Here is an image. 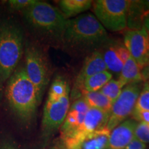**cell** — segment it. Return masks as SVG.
Masks as SVG:
<instances>
[{
	"label": "cell",
	"instance_id": "obj_25",
	"mask_svg": "<svg viewBox=\"0 0 149 149\" xmlns=\"http://www.w3.org/2000/svg\"><path fill=\"white\" fill-rule=\"evenodd\" d=\"M115 48H116V51L117 54H118L119 57H120L121 61H122L123 64H124V63H125L126 61L130 57V55L129 51H128L127 48H126L124 46H115Z\"/></svg>",
	"mask_w": 149,
	"mask_h": 149
},
{
	"label": "cell",
	"instance_id": "obj_2",
	"mask_svg": "<svg viewBox=\"0 0 149 149\" xmlns=\"http://www.w3.org/2000/svg\"><path fill=\"white\" fill-rule=\"evenodd\" d=\"M24 48L21 28L10 20L0 21V80L3 83L17 69Z\"/></svg>",
	"mask_w": 149,
	"mask_h": 149
},
{
	"label": "cell",
	"instance_id": "obj_10",
	"mask_svg": "<svg viewBox=\"0 0 149 149\" xmlns=\"http://www.w3.org/2000/svg\"><path fill=\"white\" fill-rule=\"evenodd\" d=\"M107 70V67L104 63L103 56L100 52L96 51L89 55L84 61L82 68L78 74L74 84L72 91V100H76L81 98L84 91V83L87 78Z\"/></svg>",
	"mask_w": 149,
	"mask_h": 149
},
{
	"label": "cell",
	"instance_id": "obj_19",
	"mask_svg": "<svg viewBox=\"0 0 149 149\" xmlns=\"http://www.w3.org/2000/svg\"><path fill=\"white\" fill-rule=\"evenodd\" d=\"M102 56L107 69L111 70L115 73L120 74L124 64L119 57L115 46L108 48L104 51V54H102Z\"/></svg>",
	"mask_w": 149,
	"mask_h": 149
},
{
	"label": "cell",
	"instance_id": "obj_20",
	"mask_svg": "<svg viewBox=\"0 0 149 149\" xmlns=\"http://www.w3.org/2000/svg\"><path fill=\"white\" fill-rule=\"evenodd\" d=\"M122 89L123 86L119 82L118 80L111 79L106 84L100 91L113 104L117 99L120 97Z\"/></svg>",
	"mask_w": 149,
	"mask_h": 149
},
{
	"label": "cell",
	"instance_id": "obj_1",
	"mask_svg": "<svg viewBox=\"0 0 149 149\" xmlns=\"http://www.w3.org/2000/svg\"><path fill=\"white\" fill-rule=\"evenodd\" d=\"M5 97L9 109L19 122L28 124L34 120L41 101L24 67L17 68L7 80Z\"/></svg>",
	"mask_w": 149,
	"mask_h": 149
},
{
	"label": "cell",
	"instance_id": "obj_24",
	"mask_svg": "<svg viewBox=\"0 0 149 149\" xmlns=\"http://www.w3.org/2000/svg\"><path fill=\"white\" fill-rule=\"evenodd\" d=\"M136 120L145 122L149 125V111H133L132 113Z\"/></svg>",
	"mask_w": 149,
	"mask_h": 149
},
{
	"label": "cell",
	"instance_id": "obj_21",
	"mask_svg": "<svg viewBox=\"0 0 149 149\" xmlns=\"http://www.w3.org/2000/svg\"><path fill=\"white\" fill-rule=\"evenodd\" d=\"M134 111H149V83L146 81L141 89Z\"/></svg>",
	"mask_w": 149,
	"mask_h": 149
},
{
	"label": "cell",
	"instance_id": "obj_33",
	"mask_svg": "<svg viewBox=\"0 0 149 149\" xmlns=\"http://www.w3.org/2000/svg\"><path fill=\"white\" fill-rule=\"evenodd\" d=\"M148 81V83H149V80H148V81Z\"/></svg>",
	"mask_w": 149,
	"mask_h": 149
},
{
	"label": "cell",
	"instance_id": "obj_6",
	"mask_svg": "<svg viewBox=\"0 0 149 149\" xmlns=\"http://www.w3.org/2000/svg\"><path fill=\"white\" fill-rule=\"evenodd\" d=\"M130 3L128 0H97L93 3L95 16L105 29L123 31L127 28Z\"/></svg>",
	"mask_w": 149,
	"mask_h": 149
},
{
	"label": "cell",
	"instance_id": "obj_3",
	"mask_svg": "<svg viewBox=\"0 0 149 149\" xmlns=\"http://www.w3.org/2000/svg\"><path fill=\"white\" fill-rule=\"evenodd\" d=\"M61 40L72 46L86 47L106 42L108 34L94 15L86 13L67 19Z\"/></svg>",
	"mask_w": 149,
	"mask_h": 149
},
{
	"label": "cell",
	"instance_id": "obj_14",
	"mask_svg": "<svg viewBox=\"0 0 149 149\" xmlns=\"http://www.w3.org/2000/svg\"><path fill=\"white\" fill-rule=\"evenodd\" d=\"M141 68L137 62L132 58L131 56L125 63H124L122 69L120 73L118 81L123 88L131 84H138L142 81Z\"/></svg>",
	"mask_w": 149,
	"mask_h": 149
},
{
	"label": "cell",
	"instance_id": "obj_29",
	"mask_svg": "<svg viewBox=\"0 0 149 149\" xmlns=\"http://www.w3.org/2000/svg\"><path fill=\"white\" fill-rule=\"evenodd\" d=\"M142 1V4L144 6L145 10H146L149 15V0H144V1Z\"/></svg>",
	"mask_w": 149,
	"mask_h": 149
},
{
	"label": "cell",
	"instance_id": "obj_17",
	"mask_svg": "<svg viewBox=\"0 0 149 149\" xmlns=\"http://www.w3.org/2000/svg\"><path fill=\"white\" fill-rule=\"evenodd\" d=\"M112 74L105 70L91 76L85 80L84 83V91L88 92L99 91L106 84L112 79Z\"/></svg>",
	"mask_w": 149,
	"mask_h": 149
},
{
	"label": "cell",
	"instance_id": "obj_32",
	"mask_svg": "<svg viewBox=\"0 0 149 149\" xmlns=\"http://www.w3.org/2000/svg\"><path fill=\"white\" fill-rule=\"evenodd\" d=\"M51 149H60V148H57V147H54V148H51Z\"/></svg>",
	"mask_w": 149,
	"mask_h": 149
},
{
	"label": "cell",
	"instance_id": "obj_9",
	"mask_svg": "<svg viewBox=\"0 0 149 149\" xmlns=\"http://www.w3.org/2000/svg\"><path fill=\"white\" fill-rule=\"evenodd\" d=\"M124 46L141 70L149 61V32L143 26L129 30L124 35Z\"/></svg>",
	"mask_w": 149,
	"mask_h": 149
},
{
	"label": "cell",
	"instance_id": "obj_8",
	"mask_svg": "<svg viewBox=\"0 0 149 149\" xmlns=\"http://www.w3.org/2000/svg\"><path fill=\"white\" fill-rule=\"evenodd\" d=\"M70 109L69 95L57 101L46 100L42 122V137L44 139L51 137L60 128Z\"/></svg>",
	"mask_w": 149,
	"mask_h": 149
},
{
	"label": "cell",
	"instance_id": "obj_7",
	"mask_svg": "<svg viewBox=\"0 0 149 149\" xmlns=\"http://www.w3.org/2000/svg\"><path fill=\"white\" fill-rule=\"evenodd\" d=\"M140 91L139 83L124 86L120 97L112 106L109 122L106 126L108 129L111 131L133 113Z\"/></svg>",
	"mask_w": 149,
	"mask_h": 149
},
{
	"label": "cell",
	"instance_id": "obj_5",
	"mask_svg": "<svg viewBox=\"0 0 149 149\" xmlns=\"http://www.w3.org/2000/svg\"><path fill=\"white\" fill-rule=\"evenodd\" d=\"M24 70L36 88L40 101L50 81V68L42 51L35 44L26 43L24 48Z\"/></svg>",
	"mask_w": 149,
	"mask_h": 149
},
{
	"label": "cell",
	"instance_id": "obj_12",
	"mask_svg": "<svg viewBox=\"0 0 149 149\" xmlns=\"http://www.w3.org/2000/svg\"><path fill=\"white\" fill-rule=\"evenodd\" d=\"M137 125L134 120H125L111 131L109 149H126L135 138V129Z\"/></svg>",
	"mask_w": 149,
	"mask_h": 149
},
{
	"label": "cell",
	"instance_id": "obj_22",
	"mask_svg": "<svg viewBox=\"0 0 149 149\" xmlns=\"http://www.w3.org/2000/svg\"><path fill=\"white\" fill-rule=\"evenodd\" d=\"M135 138L144 144L149 143V125L145 122H140L137 124L135 129Z\"/></svg>",
	"mask_w": 149,
	"mask_h": 149
},
{
	"label": "cell",
	"instance_id": "obj_28",
	"mask_svg": "<svg viewBox=\"0 0 149 149\" xmlns=\"http://www.w3.org/2000/svg\"><path fill=\"white\" fill-rule=\"evenodd\" d=\"M141 77H142V81H146L149 80V61L148 62L146 66L141 69Z\"/></svg>",
	"mask_w": 149,
	"mask_h": 149
},
{
	"label": "cell",
	"instance_id": "obj_4",
	"mask_svg": "<svg viewBox=\"0 0 149 149\" xmlns=\"http://www.w3.org/2000/svg\"><path fill=\"white\" fill-rule=\"evenodd\" d=\"M22 13L27 23L34 29L61 39L67 19L58 8L45 1L35 0Z\"/></svg>",
	"mask_w": 149,
	"mask_h": 149
},
{
	"label": "cell",
	"instance_id": "obj_26",
	"mask_svg": "<svg viewBox=\"0 0 149 149\" xmlns=\"http://www.w3.org/2000/svg\"><path fill=\"white\" fill-rule=\"evenodd\" d=\"M126 149H146V144L138 139L134 138L126 146Z\"/></svg>",
	"mask_w": 149,
	"mask_h": 149
},
{
	"label": "cell",
	"instance_id": "obj_31",
	"mask_svg": "<svg viewBox=\"0 0 149 149\" xmlns=\"http://www.w3.org/2000/svg\"><path fill=\"white\" fill-rule=\"evenodd\" d=\"M2 85L3 82L0 80V102H1V97H2Z\"/></svg>",
	"mask_w": 149,
	"mask_h": 149
},
{
	"label": "cell",
	"instance_id": "obj_18",
	"mask_svg": "<svg viewBox=\"0 0 149 149\" xmlns=\"http://www.w3.org/2000/svg\"><path fill=\"white\" fill-rule=\"evenodd\" d=\"M69 93L68 84L61 77H57L51 84L48 92V100L57 101Z\"/></svg>",
	"mask_w": 149,
	"mask_h": 149
},
{
	"label": "cell",
	"instance_id": "obj_11",
	"mask_svg": "<svg viewBox=\"0 0 149 149\" xmlns=\"http://www.w3.org/2000/svg\"><path fill=\"white\" fill-rule=\"evenodd\" d=\"M110 115H111V111L89 108L86 113L83 124L80 128L79 136L73 146L70 149H73L77 144L78 141L84 136L106 127L109 122Z\"/></svg>",
	"mask_w": 149,
	"mask_h": 149
},
{
	"label": "cell",
	"instance_id": "obj_16",
	"mask_svg": "<svg viewBox=\"0 0 149 149\" xmlns=\"http://www.w3.org/2000/svg\"><path fill=\"white\" fill-rule=\"evenodd\" d=\"M81 98L85 100L89 108L111 111L113 106L111 102L100 91L95 92H88L84 91L82 93Z\"/></svg>",
	"mask_w": 149,
	"mask_h": 149
},
{
	"label": "cell",
	"instance_id": "obj_13",
	"mask_svg": "<svg viewBox=\"0 0 149 149\" xmlns=\"http://www.w3.org/2000/svg\"><path fill=\"white\" fill-rule=\"evenodd\" d=\"M110 134L111 130L107 127L87 134L73 149H109Z\"/></svg>",
	"mask_w": 149,
	"mask_h": 149
},
{
	"label": "cell",
	"instance_id": "obj_15",
	"mask_svg": "<svg viewBox=\"0 0 149 149\" xmlns=\"http://www.w3.org/2000/svg\"><path fill=\"white\" fill-rule=\"evenodd\" d=\"M93 2L91 0H61L58 4L61 13L67 19L89 10Z\"/></svg>",
	"mask_w": 149,
	"mask_h": 149
},
{
	"label": "cell",
	"instance_id": "obj_27",
	"mask_svg": "<svg viewBox=\"0 0 149 149\" xmlns=\"http://www.w3.org/2000/svg\"><path fill=\"white\" fill-rule=\"evenodd\" d=\"M0 149H20L11 140L4 139L0 143Z\"/></svg>",
	"mask_w": 149,
	"mask_h": 149
},
{
	"label": "cell",
	"instance_id": "obj_23",
	"mask_svg": "<svg viewBox=\"0 0 149 149\" xmlns=\"http://www.w3.org/2000/svg\"><path fill=\"white\" fill-rule=\"evenodd\" d=\"M35 0H9L8 6L13 10L23 11L35 3Z\"/></svg>",
	"mask_w": 149,
	"mask_h": 149
},
{
	"label": "cell",
	"instance_id": "obj_30",
	"mask_svg": "<svg viewBox=\"0 0 149 149\" xmlns=\"http://www.w3.org/2000/svg\"><path fill=\"white\" fill-rule=\"evenodd\" d=\"M144 26L146 28L147 31H148V32H149V16L146 19L144 20Z\"/></svg>",
	"mask_w": 149,
	"mask_h": 149
}]
</instances>
